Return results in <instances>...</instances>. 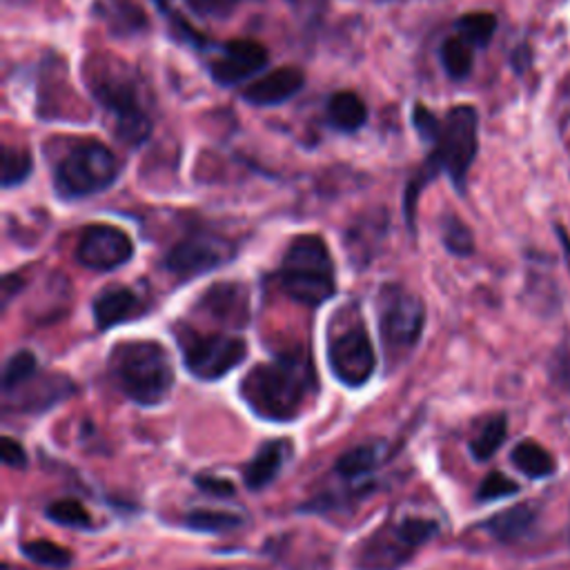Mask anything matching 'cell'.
<instances>
[{
    "label": "cell",
    "mask_w": 570,
    "mask_h": 570,
    "mask_svg": "<svg viewBox=\"0 0 570 570\" xmlns=\"http://www.w3.org/2000/svg\"><path fill=\"white\" fill-rule=\"evenodd\" d=\"M312 361L301 355H283L274 361L259 364L241 383L248 408L270 421H293L314 392Z\"/></svg>",
    "instance_id": "1"
},
{
    "label": "cell",
    "mask_w": 570,
    "mask_h": 570,
    "mask_svg": "<svg viewBox=\"0 0 570 570\" xmlns=\"http://www.w3.org/2000/svg\"><path fill=\"white\" fill-rule=\"evenodd\" d=\"M109 375L117 388L141 406H156L175 385V366L156 341H126L109 355Z\"/></svg>",
    "instance_id": "2"
},
{
    "label": "cell",
    "mask_w": 570,
    "mask_h": 570,
    "mask_svg": "<svg viewBox=\"0 0 570 570\" xmlns=\"http://www.w3.org/2000/svg\"><path fill=\"white\" fill-rule=\"evenodd\" d=\"M90 90L96 103L114 117V132L123 145L139 147L150 139L152 119L141 103L136 79L123 66L114 68L111 61H105V68H94Z\"/></svg>",
    "instance_id": "3"
},
{
    "label": "cell",
    "mask_w": 570,
    "mask_h": 570,
    "mask_svg": "<svg viewBox=\"0 0 570 570\" xmlns=\"http://www.w3.org/2000/svg\"><path fill=\"white\" fill-rule=\"evenodd\" d=\"M278 281L285 295L304 306L325 304L336 290L328 244L317 235L297 237L285 250Z\"/></svg>",
    "instance_id": "4"
},
{
    "label": "cell",
    "mask_w": 570,
    "mask_h": 570,
    "mask_svg": "<svg viewBox=\"0 0 570 570\" xmlns=\"http://www.w3.org/2000/svg\"><path fill=\"white\" fill-rule=\"evenodd\" d=\"M121 161L107 145L85 141L74 145L54 169V190L66 201L96 197L117 183Z\"/></svg>",
    "instance_id": "5"
},
{
    "label": "cell",
    "mask_w": 570,
    "mask_h": 570,
    "mask_svg": "<svg viewBox=\"0 0 570 570\" xmlns=\"http://www.w3.org/2000/svg\"><path fill=\"white\" fill-rule=\"evenodd\" d=\"M328 364L348 388H361L375 372V348L359 310H341L328 332Z\"/></svg>",
    "instance_id": "6"
},
{
    "label": "cell",
    "mask_w": 570,
    "mask_h": 570,
    "mask_svg": "<svg viewBox=\"0 0 570 570\" xmlns=\"http://www.w3.org/2000/svg\"><path fill=\"white\" fill-rule=\"evenodd\" d=\"M479 152V114L473 105H454L441 121L430 158L458 188L466 192V179Z\"/></svg>",
    "instance_id": "7"
},
{
    "label": "cell",
    "mask_w": 570,
    "mask_h": 570,
    "mask_svg": "<svg viewBox=\"0 0 570 570\" xmlns=\"http://www.w3.org/2000/svg\"><path fill=\"white\" fill-rule=\"evenodd\" d=\"M379 334L388 359L411 353L421 336L426 310L421 299L404 285L388 283L379 293Z\"/></svg>",
    "instance_id": "8"
},
{
    "label": "cell",
    "mask_w": 570,
    "mask_h": 570,
    "mask_svg": "<svg viewBox=\"0 0 570 570\" xmlns=\"http://www.w3.org/2000/svg\"><path fill=\"white\" fill-rule=\"evenodd\" d=\"M439 526L428 520H406L388 524L375 533L359 550L357 566L361 570H399L406 566L415 550L437 535Z\"/></svg>",
    "instance_id": "9"
},
{
    "label": "cell",
    "mask_w": 570,
    "mask_h": 570,
    "mask_svg": "<svg viewBox=\"0 0 570 570\" xmlns=\"http://www.w3.org/2000/svg\"><path fill=\"white\" fill-rule=\"evenodd\" d=\"M177 339L181 341L186 368L203 381H216L233 372L248 355L246 341L233 334H197L183 330L181 334L177 332Z\"/></svg>",
    "instance_id": "10"
},
{
    "label": "cell",
    "mask_w": 570,
    "mask_h": 570,
    "mask_svg": "<svg viewBox=\"0 0 570 570\" xmlns=\"http://www.w3.org/2000/svg\"><path fill=\"white\" fill-rule=\"evenodd\" d=\"M233 244L207 233H197L183 241H179L163 259L167 272H173L179 278L201 276L212 272L233 259Z\"/></svg>",
    "instance_id": "11"
},
{
    "label": "cell",
    "mask_w": 570,
    "mask_h": 570,
    "mask_svg": "<svg viewBox=\"0 0 570 570\" xmlns=\"http://www.w3.org/2000/svg\"><path fill=\"white\" fill-rule=\"evenodd\" d=\"M132 257H134L132 239L121 230V227L107 223H94L85 227L76 248L79 263L94 272H111L126 265Z\"/></svg>",
    "instance_id": "12"
},
{
    "label": "cell",
    "mask_w": 570,
    "mask_h": 570,
    "mask_svg": "<svg viewBox=\"0 0 570 570\" xmlns=\"http://www.w3.org/2000/svg\"><path fill=\"white\" fill-rule=\"evenodd\" d=\"M270 54L259 40L237 38L218 45L214 61L210 63V76L223 87H233L265 70Z\"/></svg>",
    "instance_id": "13"
},
{
    "label": "cell",
    "mask_w": 570,
    "mask_h": 570,
    "mask_svg": "<svg viewBox=\"0 0 570 570\" xmlns=\"http://www.w3.org/2000/svg\"><path fill=\"white\" fill-rule=\"evenodd\" d=\"M306 87V72L297 66L276 68L244 90V100L254 107H276Z\"/></svg>",
    "instance_id": "14"
},
{
    "label": "cell",
    "mask_w": 570,
    "mask_h": 570,
    "mask_svg": "<svg viewBox=\"0 0 570 570\" xmlns=\"http://www.w3.org/2000/svg\"><path fill=\"white\" fill-rule=\"evenodd\" d=\"M94 16L114 38H130L150 29V19L136 0H96Z\"/></svg>",
    "instance_id": "15"
},
{
    "label": "cell",
    "mask_w": 570,
    "mask_h": 570,
    "mask_svg": "<svg viewBox=\"0 0 570 570\" xmlns=\"http://www.w3.org/2000/svg\"><path fill=\"white\" fill-rule=\"evenodd\" d=\"M205 314L233 325H246L250 317L248 290L237 283H221L210 288L201 301Z\"/></svg>",
    "instance_id": "16"
},
{
    "label": "cell",
    "mask_w": 570,
    "mask_h": 570,
    "mask_svg": "<svg viewBox=\"0 0 570 570\" xmlns=\"http://www.w3.org/2000/svg\"><path fill=\"white\" fill-rule=\"evenodd\" d=\"M139 297L134 295V290L123 288V285H111V288H105L103 293H98V297L92 304V312H94V321L100 330H109L114 325H119L128 319L134 317V312L139 310Z\"/></svg>",
    "instance_id": "17"
},
{
    "label": "cell",
    "mask_w": 570,
    "mask_h": 570,
    "mask_svg": "<svg viewBox=\"0 0 570 570\" xmlns=\"http://www.w3.org/2000/svg\"><path fill=\"white\" fill-rule=\"evenodd\" d=\"M325 119L330 128L341 134H355L368 123V107L357 92H336L325 105Z\"/></svg>",
    "instance_id": "18"
},
{
    "label": "cell",
    "mask_w": 570,
    "mask_h": 570,
    "mask_svg": "<svg viewBox=\"0 0 570 570\" xmlns=\"http://www.w3.org/2000/svg\"><path fill=\"white\" fill-rule=\"evenodd\" d=\"M535 524H537V508L531 503H520L490 518L484 524V529L490 533L492 539L501 544H515L524 539L535 529Z\"/></svg>",
    "instance_id": "19"
},
{
    "label": "cell",
    "mask_w": 570,
    "mask_h": 570,
    "mask_svg": "<svg viewBox=\"0 0 570 570\" xmlns=\"http://www.w3.org/2000/svg\"><path fill=\"white\" fill-rule=\"evenodd\" d=\"M285 450H288L285 441H268L265 446H261L257 458L246 468V486L250 490H261L274 482L285 462Z\"/></svg>",
    "instance_id": "20"
},
{
    "label": "cell",
    "mask_w": 570,
    "mask_h": 570,
    "mask_svg": "<svg viewBox=\"0 0 570 570\" xmlns=\"http://www.w3.org/2000/svg\"><path fill=\"white\" fill-rule=\"evenodd\" d=\"M510 462L520 473H524L531 479H544L555 475L557 462L553 460V454L539 446L537 441H522L510 452Z\"/></svg>",
    "instance_id": "21"
},
{
    "label": "cell",
    "mask_w": 570,
    "mask_h": 570,
    "mask_svg": "<svg viewBox=\"0 0 570 570\" xmlns=\"http://www.w3.org/2000/svg\"><path fill=\"white\" fill-rule=\"evenodd\" d=\"M473 45L458 36H450L441 43L439 47V61L443 72L448 74V79L452 81H464L471 76L473 66H475V54H473Z\"/></svg>",
    "instance_id": "22"
},
{
    "label": "cell",
    "mask_w": 570,
    "mask_h": 570,
    "mask_svg": "<svg viewBox=\"0 0 570 570\" xmlns=\"http://www.w3.org/2000/svg\"><path fill=\"white\" fill-rule=\"evenodd\" d=\"M34 173L32 154L23 147L3 145V156H0V186L5 190L23 186Z\"/></svg>",
    "instance_id": "23"
},
{
    "label": "cell",
    "mask_w": 570,
    "mask_h": 570,
    "mask_svg": "<svg viewBox=\"0 0 570 570\" xmlns=\"http://www.w3.org/2000/svg\"><path fill=\"white\" fill-rule=\"evenodd\" d=\"M508 437V421L503 415H495L490 417L479 432L475 435V439L471 441V452L477 462H488L492 454L503 446Z\"/></svg>",
    "instance_id": "24"
},
{
    "label": "cell",
    "mask_w": 570,
    "mask_h": 570,
    "mask_svg": "<svg viewBox=\"0 0 570 570\" xmlns=\"http://www.w3.org/2000/svg\"><path fill=\"white\" fill-rule=\"evenodd\" d=\"M377 464H379V452L375 446H357L348 450L344 458H339L334 471L346 479H357L375 471Z\"/></svg>",
    "instance_id": "25"
},
{
    "label": "cell",
    "mask_w": 570,
    "mask_h": 570,
    "mask_svg": "<svg viewBox=\"0 0 570 570\" xmlns=\"http://www.w3.org/2000/svg\"><path fill=\"white\" fill-rule=\"evenodd\" d=\"M458 32L473 47H488L497 32V19H495V14H488V12L464 14L458 21Z\"/></svg>",
    "instance_id": "26"
},
{
    "label": "cell",
    "mask_w": 570,
    "mask_h": 570,
    "mask_svg": "<svg viewBox=\"0 0 570 570\" xmlns=\"http://www.w3.org/2000/svg\"><path fill=\"white\" fill-rule=\"evenodd\" d=\"M186 524L199 533L221 535L239 529L241 520L233 515V512H223V510H194L186 518Z\"/></svg>",
    "instance_id": "27"
},
{
    "label": "cell",
    "mask_w": 570,
    "mask_h": 570,
    "mask_svg": "<svg viewBox=\"0 0 570 570\" xmlns=\"http://www.w3.org/2000/svg\"><path fill=\"white\" fill-rule=\"evenodd\" d=\"M441 227H443V246L448 248V252L458 257H468L475 252V239L471 227L460 216L446 214Z\"/></svg>",
    "instance_id": "28"
},
{
    "label": "cell",
    "mask_w": 570,
    "mask_h": 570,
    "mask_svg": "<svg viewBox=\"0 0 570 570\" xmlns=\"http://www.w3.org/2000/svg\"><path fill=\"white\" fill-rule=\"evenodd\" d=\"M23 555L38 563V566H47V568H68L72 563V553L59 544L47 542V539H38V542H27L23 544Z\"/></svg>",
    "instance_id": "29"
},
{
    "label": "cell",
    "mask_w": 570,
    "mask_h": 570,
    "mask_svg": "<svg viewBox=\"0 0 570 570\" xmlns=\"http://www.w3.org/2000/svg\"><path fill=\"white\" fill-rule=\"evenodd\" d=\"M47 518L56 524L68 526V529H87L92 524L90 512L76 499H59V501L49 503Z\"/></svg>",
    "instance_id": "30"
},
{
    "label": "cell",
    "mask_w": 570,
    "mask_h": 570,
    "mask_svg": "<svg viewBox=\"0 0 570 570\" xmlns=\"http://www.w3.org/2000/svg\"><path fill=\"white\" fill-rule=\"evenodd\" d=\"M36 366L38 364H36V357L32 353H27V351L16 353L5 364V370H3V388H5V392L19 390L27 381H32L34 375H36Z\"/></svg>",
    "instance_id": "31"
},
{
    "label": "cell",
    "mask_w": 570,
    "mask_h": 570,
    "mask_svg": "<svg viewBox=\"0 0 570 570\" xmlns=\"http://www.w3.org/2000/svg\"><path fill=\"white\" fill-rule=\"evenodd\" d=\"M244 3L246 0H186V5L192 10V14L207 21L230 19Z\"/></svg>",
    "instance_id": "32"
},
{
    "label": "cell",
    "mask_w": 570,
    "mask_h": 570,
    "mask_svg": "<svg viewBox=\"0 0 570 570\" xmlns=\"http://www.w3.org/2000/svg\"><path fill=\"white\" fill-rule=\"evenodd\" d=\"M518 490H520V486H518L515 482H512V479H508L506 475H501V473H490V475L482 482L477 497H479L482 501H497V499L515 495Z\"/></svg>",
    "instance_id": "33"
},
{
    "label": "cell",
    "mask_w": 570,
    "mask_h": 570,
    "mask_svg": "<svg viewBox=\"0 0 570 570\" xmlns=\"http://www.w3.org/2000/svg\"><path fill=\"white\" fill-rule=\"evenodd\" d=\"M413 126H415V130H417V134H419V139L424 143L435 145V141L439 136V130H441V121L435 117V114L426 105H421V103L415 105V109H413Z\"/></svg>",
    "instance_id": "34"
},
{
    "label": "cell",
    "mask_w": 570,
    "mask_h": 570,
    "mask_svg": "<svg viewBox=\"0 0 570 570\" xmlns=\"http://www.w3.org/2000/svg\"><path fill=\"white\" fill-rule=\"evenodd\" d=\"M0 454H3V462L12 468H25L27 466L25 448L19 441H14L12 437H3V443H0Z\"/></svg>",
    "instance_id": "35"
},
{
    "label": "cell",
    "mask_w": 570,
    "mask_h": 570,
    "mask_svg": "<svg viewBox=\"0 0 570 570\" xmlns=\"http://www.w3.org/2000/svg\"><path fill=\"white\" fill-rule=\"evenodd\" d=\"M197 486L207 492V495H214V497H233L237 490H235V484L233 482H225V479H218V477H197Z\"/></svg>",
    "instance_id": "36"
},
{
    "label": "cell",
    "mask_w": 570,
    "mask_h": 570,
    "mask_svg": "<svg viewBox=\"0 0 570 570\" xmlns=\"http://www.w3.org/2000/svg\"><path fill=\"white\" fill-rule=\"evenodd\" d=\"M559 233V239H561V244H563V248H566V254H568V263H570V239L566 237V233L563 230H557Z\"/></svg>",
    "instance_id": "37"
}]
</instances>
